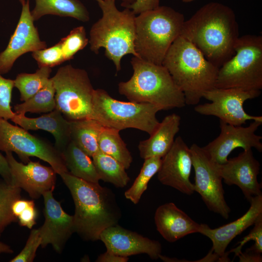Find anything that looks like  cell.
<instances>
[{
    "mask_svg": "<svg viewBox=\"0 0 262 262\" xmlns=\"http://www.w3.org/2000/svg\"><path fill=\"white\" fill-rule=\"evenodd\" d=\"M180 35L194 45L219 69L235 53L239 27L231 8L210 2L184 21Z\"/></svg>",
    "mask_w": 262,
    "mask_h": 262,
    "instance_id": "obj_1",
    "label": "cell"
},
{
    "mask_svg": "<svg viewBox=\"0 0 262 262\" xmlns=\"http://www.w3.org/2000/svg\"><path fill=\"white\" fill-rule=\"evenodd\" d=\"M59 175L74 201L75 232L83 239L98 240L102 231L118 224L121 212L111 189L74 176L68 172Z\"/></svg>",
    "mask_w": 262,
    "mask_h": 262,
    "instance_id": "obj_2",
    "label": "cell"
},
{
    "mask_svg": "<svg viewBox=\"0 0 262 262\" xmlns=\"http://www.w3.org/2000/svg\"><path fill=\"white\" fill-rule=\"evenodd\" d=\"M162 65L183 94L186 105L198 104L204 94L215 87L218 68L181 35L170 46Z\"/></svg>",
    "mask_w": 262,
    "mask_h": 262,
    "instance_id": "obj_3",
    "label": "cell"
},
{
    "mask_svg": "<svg viewBox=\"0 0 262 262\" xmlns=\"http://www.w3.org/2000/svg\"><path fill=\"white\" fill-rule=\"evenodd\" d=\"M131 64L133 74L128 81L118 83L119 94L130 101L152 104L162 110L186 105L183 94L163 65L135 56L132 57Z\"/></svg>",
    "mask_w": 262,
    "mask_h": 262,
    "instance_id": "obj_4",
    "label": "cell"
},
{
    "mask_svg": "<svg viewBox=\"0 0 262 262\" xmlns=\"http://www.w3.org/2000/svg\"><path fill=\"white\" fill-rule=\"evenodd\" d=\"M98 3L102 16L91 28L90 49L96 54L101 48L105 49V56L114 63L118 72L125 55L138 57L134 48L136 15L127 8L119 11L115 0H100Z\"/></svg>",
    "mask_w": 262,
    "mask_h": 262,
    "instance_id": "obj_5",
    "label": "cell"
},
{
    "mask_svg": "<svg viewBox=\"0 0 262 262\" xmlns=\"http://www.w3.org/2000/svg\"><path fill=\"white\" fill-rule=\"evenodd\" d=\"M183 15L171 7L159 6L135 16L134 48L138 57L162 65L170 46L180 35Z\"/></svg>",
    "mask_w": 262,
    "mask_h": 262,
    "instance_id": "obj_6",
    "label": "cell"
},
{
    "mask_svg": "<svg viewBox=\"0 0 262 262\" xmlns=\"http://www.w3.org/2000/svg\"><path fill=\"white\" fill-rule=\"evenodd\" d=\"M234 54L219 69L215 87L244 90L262 89V36L239 37Z\"/></svg>",
    "mask_w": 262,
    "mask_h": 262,
    "instance_id": "obj_7",
    "label": "cell"
},
{
    "mask_svg": "<svg viewBox=\"0 0 262 262\" xmlns=\"http://www.w3.org/2000/svg\"><path fill=\"white\" fill-rule=\"evenodd\" d=\"M161 110L160 107L150 103L118 100L102 89L94 91L93 118L119 131L133 128L150 135L160 123L156 114Z\"/></svg>",
    "mask_w": 262,
    "mask_h": 262,
    "instance_id": "obj_8",
    "label": "cell"
},
{
    "mask_svg": "<svg viewBox=\"0 0 262 262\" xmlns=\"http://www.w3.org/2000/svg\"><path fill=\"white\" fill-rule=\"evenodd\" d=\"M55 89L56 109L68 121L93 118L95 89L83 69L67 65L51 78Z\"/></svg>",
    "mask_w": 262,
    "mask_h": 262,
    "instance_id": "obj_9",
    "label": "cell"
},
{
    "mask_svg": "<svg viewBox=\"0 0 262 262\" xmlns=\"http://www.w3.org/2000/svg\"><path fill=\"white\" fill-rule=\"evenodd\" d=\"M21 127L0 118V151L14 152L24 163L36 157L49 163L57 174L67 172L62 153L55 146Z\"/></svg>",
    "mask_w": 262,
    "mask_h": 262,
    "instance_id": "obj_10",
    "label": "cell"
},
{
    "mask_svg": "<svg viewBox=\"0 0 262 262\" xmlns=\"http://www.w3.org/2000/svg\"><path fill=\"white\" fill-rule=\"evenodd\" d=\"M261 90H244L239 88H213L206 91L203 98L210 103L197 104L194 110L204 115H213L234 126H241L247 120L262 121V116L247 114L243 107L246 100L258 97Z\"/></svg>",
    "mask_w": 262,
    "mask_h": 262,
    "instance_id": "obj_11",
    "label": "cell"
},
{
    "mask_svg": "<svg viewBox=\"0 0 262 262\" xmlns=\"http://www.w3.org/2000/svg\"><path fill=\"white\" fill-rule=\"evenodd\" d=\"M190 150L195 173V191L200 195L209 210L228 219L230 209L225 200L218 164L196 144Z\"/></svg>",
    "mask_w": 262,
    "mask_h": 262,
    "instance_id": "obj_12",
    "label": "cell"
},
{
    "mask_svg": "<svg viewBox=\"0 0 262 262\" xmlns=\"http://www.w3.org/2000/svg\"><path fill=\"white\" fill-rule=\"evenodd\" d=\"M262 121L253 120L247 127L234 126L220 120V133L214 140L202 147L215 163L222 164L228 161V156L235 148L244 150L254 148L262 151V137L255 133Z\"/></svg>",
    "mask_w": 262,
    "mask_h": 262,
    "instance_id": "obj_13",
    "label": "cell"
},
{
    "mask_svg": "<svg viewBox=\"0 0 262 262\" xmlns=\"http://www.w3.org/2000/svg\"><path fill=\"white\" fill-rule=\"evenodd\" d=\"M30 9V0L22 5L20 16L5 49L0 52V73L4 74L12 69L16 61L29 52L47 48L41 40L37 28L34 25Z\"/></svg>",
    "mask_w": 262,
    "mask_h": 262,
    "instance_id": "obj_14",
    "label": "cell"
},
{
    "mask_svg": "<svg viewBox=\"0 0 262 262\" xmlns=\"http://www.w3.org/2000/svg\"><path fill=\"white\" fill-rule=\"evenodd\" d=\"M192 159L190 147L180 136L175 139L169 150L162 158L157 178L163 184L191 195L195 192L190 180Z\"/></svg>",
    "mask_w": 262,
    "mask_h": 262,
    "instance_id": "obj_15",
    "label": "cell"
},
{
    "mask_svg": "<svg viewBox=\"0 0 262 262\" xmlns=\"http://www.w3.org/2000/svg\"><path fill=\"white\" fill-rule=\"evenodd\" d=\"M11 175V184L26 191L33 198H38L49 191H53L56 173L51 167L39 162L29 161L27 164L17 162L12 152H6Z\"/></svg>",
    "mask_w": 262,
    "mask_h": 262,
    "instance_id": "obj_16",
    "label": "cell"
},
{
    "mask_svg": "<svg viewBox=\"0 0 262 262\" xmlns=\"http://www.w3.org/2000/svg\"><path fill=\"white\" fill-rule=\"evenodd\" d=\"M218 168L224 182L238 186L249 202L252 197L262 195V185L258 181L260 164L254 157L252 148L245 149L237 156L218 164Z\"/></svg>",
    "mask_w": 262,
    "mask_h": 262,
    "instance_id": "obj_17",
    "label": "cell"
},
{
    "mask_svg": "<svg viewBox=\"0 0 262 262\" xmlns=\"http://www.w3.org/2000/svg\"><path fill=\"white\" fill-rule=\"evenodd\" d=\"M52 191H47L42 195L45 221L38 229L42 247L50 244L56 252L61 253L67 240L75 232L74 217L63 210L60 203L54 198Z\"/></svg>",
    "mask_w": 262,
    "mask_h": 262,
    "instance_id": "obj_18",
    "label": "cell"
},
{
    "mask_svg": "<svg viewBox=\"0 0 262 262\" xmlns=\"http://www.w3.org/2000/svg\"><path fill=\"white\" fill-rule=\"evenodd\" d=\"M99 240L105 245L106 251L117 255L127 257L146 254L153 259L159 258L162 252L161 243L121 227L118 224L105 229Z\"/></svg>",
    "mask_w": 262,
    "mask_h": 262,
    "instance_id": "obj_19",
    "label": "cell"
},
{
    "mask_svg": "<svg viewBox=\"0 0 262 262\" xmlns=\"http://www.w3.org/2000/svg\"><path fill=\"white\" fill-rule=\"evenodd\" d=\"M248 211L238 219L215 229L205 224H200L198 233L208 237L212 242L211 251L217 255L222 262H229V252L225 250L230 242L247 228L253 225L262 214V195L252 197Z\"/></svg>",
    "mask_w": 262,
    "mask_h": 262,
    "instance_id": "obj_20",
    "label": "cell"
},
{
    "mask_svg": "<svg viewBox=\"0 0 262 262\" xmlns=\"http://www.w3.org/2000/svg\"><path fill=\"white\" fill-rule=\"evenodd\" d=\"M156 229L162 237L169 242H175L184 236L198 233L200 224L172 202L162 205L154 215Z\"/></svg>",
    "mask_w": 262,
    "mask_h": 262,
    "instance_id": "obj_21",
    "label": "cell"
},
{
    "mask_svg": "<svg viewBox=\"0 0 262 262\" xmlns=\"http://www.w3.org/2000/svg\"><path fill=\"white\" fill-rule=\"evenodd\" d=\"M11 120L27 131L42 130L50 132L55 138V147L61 153L71 141L70 122L56 109L35 118L16 114Z\"/></svg>",
    "mask_w": 262,
    "mask_h": 262,
    "instance_id": "obj_22",
    "label": "cell"
},
{
    "mask_svg": "<svg viewBox=\"0 0 262 262\" xmlns=\"http://www.w3.org/2000/svg\"><path fill=\"white\" fill-rule=\"evenodd\" d=\"M180 116L175 113L166 116L148 139L139 142L140 157L144 160L162 158L174 143L175 136L180 130Z\"/></svg>",
    "mask_w": 262,
    "mask_h": 262,
    "instance_id": "obj_23",
    "label": "cell"
},
{
    "mask_svg": "<svg viewBox=\"0 0 262 262\" xmlns=\"http://www.w3.org/2000/svg\"><path fill=\"white\" fill-rule=\"evenodd\" d=\"M35 6L31 11L34 21L47 15L70 17L84 22L90 19L87 8L79 0H35Z\"/></svg>",
    "mask_w": 262,
    "mask_h": 262,
    "instance_id": "obj_24",
    "label": "cell"
},
{
    "mask_svg": "<svg viewBox=\"0 0 262 262\" xmlns=\"http://www.w3.org/2000/svg\"><path fill=\"white\" fill-rule=\"evenodd\" d=\"M69 122L70 140L92 157L99 151L98 139L104 126L91 118Z\"/></svg>",
    "mask_w": 262,
    "mask_h": 262,
    "instance_id": "obj_25",
    "label": "cell"
},
{
    "mask_svg": "<svg viewBox=\"0 0 262 262\" xmlns=\"http://www.w3.org/2000/svg\"><path fill=\"white\" fill-rule=\"evenodd\" d=\"M69 173L86 181L99 183L100 180L93 160L70 141L62 152Z\"/></svg>",
    "mask_w": 262,
    "mask_h": 262,
    "instance_id": "obj_26",
    "label": "cell"
},
{
    "mask_svg": "<svg viewBox=\"0 0 262 262\" xmlns=\"http://www.w3.org/2000/svg\"><path fill=\"white\" fill-rule=\"evenodd\" d=\"M119 131L103 127L98 137L99 149L102 152L115 159L126 169L132 162V157L119 134Z\"/></svg>",
    "mask_w": 262,
    "mask_h": 262,
    "instance_id": "obj_27",
    "label": "cell"
},
{
    "mask_svg": "<svg viewBox=\"0 0 262 262\" xmlns=\"http://www.w3.org/2000/svg\"><path fill=\"white\" fill-rule=\"evenodd\" d=\"M92 160L100 180L118 188L124 187L130 181L126 169L119 162L100 150Z\"/></svg>",
    "mask_w": 262,
    "mask_h": 262,
    "instance_id": "obj_28",
    "label": "cell"
},
{
    "mask_svg": "<svg viewBox=\"0 0 262 262\" xmlns=\"http://www.w3.org/2000/svg\"><path fill=\"white\" fill-rule=\"evenodd\" d=\"M55 89L51 78L42 89L22 103L14 106L15 113L25 115L27 113H49L56 109Z\"/></svg>",
    "mask_w": 262,
    "mask_h": 262,
    "instance_id": "obj_29",
    "label": "cell"
},
{
    "mask_svg": "<svg viewBox=\"0 0 262 262\" xmlns=\"http://www.w3.org/2000/svg\"><path fill=\"white\" fill-rule=\"evenodd\" d=\"M51 69L40 67L33 73H21L14 81V86L20 93V99L24 101L35 94L48 83Z\"/></svg>",
    "mask_w": 262,
    "mask_h": 262,
    "instance_id": "obj_30",
    "label": "cell"
},
{
    "mask_svg": "<svg viewBox=\"0 0 262 262\" xmlns=\"http://www.w3.org/2000/svg\"><path fill=\"white\" fill-rule=\"evenodd\" d=\"M162 158L151 157L145 159L139 174L131 186L125 192V197L133 204H137L144 192L147 189L148 183L156 174L161 166Z\"/></svg>",
    "mask_w": 262,
    "mask_h": 262,
    "instance_id": "obj_31",
    "label": "cell"
},
{
    "mask_svg": "<svg viewBox=\"0 0 262 262\" xmlns=\"http://www.w3.org/2000/svg\"><path fill=\"white\" fill-rule=\"evenodd\" d=\"M21 189L4 180H0V235L5 228L17 218L12 211V206L21 198Z\"/></svg>",
    "mask_w": 262,
    "mask_h": 262,
    "instance_id": "obj_32",
    "label": "cell"
},
{
    "mask_svg": "<svg viewBox=\"0 0 262 262\" xmlns=\"http://www.w3.org/2000/svg\"><path fill=\"white\" fill-rule=\"evenodd\" d=\"M65 61L73 58L80 50L83 49L89 43L85 28L80 26L72 30L66 37L59 41Z\"/></svg>",
    "mask_w": 262,
    "mask_h": 262,
    "instance_id": "obj_33",
    "label": "cell"
},
{
    "mask_svg": "<svg viewBox=\"0 0 262 262\" xmlns=\"http://www.w3.org/2000/svg\"><path fill=\"white\" fill-rule=\"evenodd\" d=\"M12 211L20 226L32 229L36 224L37 213L33 200L17 199L12 206Z\"/></svg>",
    "mask_w": 262,
    "mask_h": 262,
    "instance_id": "obj_34",
    "label": "cell"
},
{
    "mask_svg": "<svg viewBox=\"0 0 262 262\" xmlns=\"http://www.w3.org/2000/svg\"><path fill=\"white\" fill-rule=\"evenodd\" d=\"M32 56L36 61L39 67L51 68L65 62L59 42L49 48L32 52Z\"/></svg>",
    "mask_w": 262,
    "mask_h": 262,
    "instance_id": "obj_35",
    "label": "cell"
},
{
    "mask_svg": "<svg viewBox=\"0 0 262 262\" xmlns=\"http://www.w3.org/2000/svg\"><path fill=\"white\" fill-rule=\"evenodd\" d=\"M0 73V118L11 120L16 113L11 106L14 81L3 77Z\"/></svg>",
    "mask_w": 262,
    "mask_h": 262,
    "instance_id": "obj_36",
    "label": "cell"
},
{
    "mask_svg": "<svg viewBox=\"0 0 262 262\" xmlns=\"http://www.w3.org/2000/svg\"><path fill=\"white\" fill-rule=\"evenodd\" d=\"M253 229L249 233L243 238L241 241L237 243L238 246L229 251L234 252L237 256L242 251L243 246L250 240L254 241V245L247 249L246 252L261 254L262 253V214L260 215L255 222Z\"/></svg>",
    "mask_w": 262,
    "mask_h": 262,
    "instance_id": "obj_37",
    "label": "cell"
},
{
    "mask_svg": "<svg viewBox=\"0 0 262 262\" xmlns=\"http://www.w3.org/2000/svg\"><path fill=\"white\" fill-rule=\"evenodd\" d=\"M41 238L39 229H33L29 235L26 244L21 251L10 262H32L35 257L38 247L41 246Z\"/></svg>",
    "mask_w": 262,
    "mask_h": 262,
    "instance_id": "obj_38",
    "label": "cell"
},
{
    "mask_svg": "<svg viewBox=\"0 0 262 262\" xmlns=\"http://www.w3.org/2000/svg\"><path fill=\"white\" fill-rule=\"evenodd\" d=\"M160 0H135L131 4L125 8H129L135 14L153 9L159 6Z\"/></svg>",
    "mask_w": 262,
    "mask_h": 262,
    "instance_id": "obj_39",
    "label": "cell"
},
{
    "mask_svg": "<svg viewBox=\"0 0 262 262\" xmlns=\"http://www.w3.org/2000/svg\"><path fill=\"white\" fill-rule=\"evenodd\" d=\"M129 260L127 257L115 255L108 252L101 254L96 260L97 262H127Z\"/></svg>",
    "mask_w": 262,
    "mask_h": 262,
    "instance_id": "obj_40",
    "label": "cell"
},
{
    "mask_svg": "<svg viewBox=\"0 0 262 262\" xmlns=\"http://www.w3.org/2000/svg\"><path fill=\"white\" fill-rule=\"evenodd\" d=\"M0 175L6 182L11 184V175L10 167L5 157L0 152Z\"/></svg>",
    "mask_w": 262,
    "mask_h": 262,
    "instance_id": "obj_41",
    "label": "cell"
},
{
    "mask_svg": "<svg viewBox=\"0 0 262 262\" xmlns=\"http://www.w3.org/2000/svg\"><path fill=\"white\" fill-rule=\"evenodd\" d=\"M241 262H261L262 257L261 254L246 252H240L237 255Z\"/></svg>",
    "mask_w": 262,
    "mask_h": 262,
    "instance_id": "obj_42",
    "label": "cell"
},
{
    "mask_svg": "<svg viewBox=\"0 0 262 262\" xmlns=\"http://www.w3.org/2000/svg\"><path fill=\"white\" fill-rule=\"evenodd\" d=\"M13 251L7 245L0 241V254L1 253H12Z\"/></svg>",
    "mask_w": 262,
    "mask_h": 262,
    "instance_id": "obj_43",
    "label": "cell"
},
{
    "mask_svg": "<svg viewBox=\"0 0 262 262\" xmlns=\"http://www.w3.org/2000/svg\"><path fill=\"white\" fill-rule=\"evenodd\" d=\"M113 0L115 1V0ZM121 0L122 1L121 5L124 7H125L126 6L132 3L135 1V0Z\"/></svg>",
    "mask_w": 262,
    "mask_h": 262,
    "instance_id": "obj_44",
    "label": "cell"
},
{
    "mask_svg": "<svg viewBox=\"0 0 262 262\" xmlns=\"http://www.w3.org/2000/svg\"><path fill=\"white\" fill-rule=\"evenodd\" d=\"M195 0H181V1L183 2L188 3V2H191Z\"/></svg>",
    "mask_w": 262,
    "mask_h": 262,
    "instance_id": "obj_45",
    "label": "cell"
},
{
    "mask_svg": "<svg viewBox=\"0 0 262 262\" xmlns=\"http://www.w3.org/2000/svg\"><path fill=\"white\" fill-rule=\"evenodd\" d=\"M18 0L20 2L21 5H23V4H24L26 1V0Z\"/></svg>",
    "mask_w": 262,
    "mask_h": 262,
    "instance_id": "obj_46",
    "label": "cell"
},
{
    "mask_svg": "<svg viewBox=\"0 0 262 262\" xmlns=\"http://www.w3.org/2000/svg\"><path fill=\"white\" fill-rule=\"evenodd\" d=\"M94 0L98 2L100 0Z\"/></svg>",
    "mask_w": 262,
    "mask_h": 262,
    "instance_id": "obj_47",
    "label": "cell"
}]
</instances>
